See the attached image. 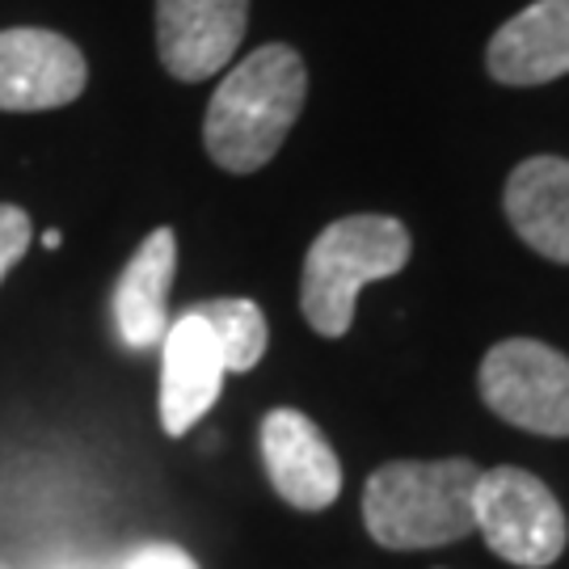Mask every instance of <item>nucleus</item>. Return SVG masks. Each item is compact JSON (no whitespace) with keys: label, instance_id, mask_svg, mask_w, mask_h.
<instances>
[{"label":"nucleus","instance_id":"obj_10","mask_svg":"<svg viewBox=\"0 0 569 569\" xmlns=\"http://www.w3.org/2000/svg\"><path fill=\"white\" fill-rule=\"evenodd\" d=\"M489 77L502 84H549L569 77V0H536L489 39Z\"/></svg>","mask_w":569,"mask_h":569},{"label":"nucleus","instance_id":"obj_13","mask_svg":"<svg viewBox=\"0 0 569 569\" xmlns=\"http://www.w3.org/2000/svg\"><path fill=\"white\" fill-rule=\"evenodd\" d=\"M224 355L228 371H249L266 355V317L253 300H207L194 305Z\"/></svg>","mask_w":569,"mask_h":569},{"label":"nucleus","instance_id":"obj_7","mask_svg":"<svg viewBox=\"0 0 569 569\" xmlns=\"http://www.w3.org/2000/svg\"><path fill=\"white\" fill-rule=\"evenodd\" d=\"M249 26V0H157V56L178 81L224 72Z\"/></svg>","mask_w":569,"mask_h":569},{"label":"nucleus","instance_id":"obj_4","mask_svg":"<svg viewBox=\"0 0 569 569\" xmlns=\"http://www.w3.org/2000/svg\"><path fill=\"white\" fill-rule=\"evenodd\" d=\"M472 523L493 557L510 566L545 569L566 549V510L540 477L523 468H489L472 489Z\"/></svg>","mask_w":569,"mask_h":569},{"label":"nucleus","instance_id":"obj_15","mask_svg":"<svg viewBox=\"0 0 569 569\" xmlns=\"http://www.w3.org/2000/svg\"><path fill=\"white\" fill-rule=\"evenodd\" d=\"M127 569H199V566L178 545H148V549H140L127 561Z\"/></svg>","mask_w":569,"mask_h":569},{"label":"nucleus","instance_id":"obj_9","mask_svg":"<svg viewBox=\"0 0 569 569\" xmlns=\"http://www.w3.org/2000/svg\"><path fill=\"white\" fill-rule=\"evenodd\" d=\"M224 355L211 338L207 321L190 308L169 321L161 338V427L164 435H186L199 427L207 409L216 406L224 388Z\"/></svg>","mask_w":569,"mask_h":569},{"label":"nucleus","instance_id":"obj_14","mask_svg":"<svg viewBox=\"0 0 569 569\" xmlns=\"http://www.w3.org/2000/svg\"><path fill=\"white\" fill-rule=\"evenodd\" d=\"M30 249V216L13 203H0V283Z\"/></svg>","mask_w":569,"mask_h":569},{"label":"nucleus","instance_id":"obj_8","mask_svg":"<svg viewBox=\"0 0 569 569\" xmlns=\"http://www.w3.org/2000/svg\"><path fill=\"white\" fill-rule=\"evenodd\" d=\"M262 465L274 493L296 510H326L342 493V465L321 427L300 409H270L262 418Z\"/></svg>","mask_w":569,"mask_h":569},{"label":"nucleus","instance_id":"obj_11","mask_svg":"<svg viewBox=\"0 0 569 569\" xmlns=\"http://www.w3.org/2000/svg\"><path fill=\"white\" fill-rule=\"evenodd\" d=\"M178 270V237L173 228L148 232L143 244L122 266L119 287H114V326L119 338L131 350L161 346L169 329V287Z\"/></svg>","mask_w":569,"mask_h":569},{"label":"nucleus","instance_id":"obj_5","mask_svg":"<svg viewBox=\"0 0 569 569\" xmlns=\"http://www.w3.org/2000/svg\"><path fill=\"white\" fill-rule=\"evenodd\" d=\"M481 401L510 427L569 439V359L531 338L489 346L481 359Z\"/></svg>","mask_w":569,"mask_h":569},{"label":"nucleus","instance_id":"obj_16","mask_svg":"<svg viewBox=\"0 0 569 569\" xmlns=\"http://www.w3.org/2000/svg\"><path fill=\"white\" fill-rule=\"evenodd\" d=\"M60 232H56V228H51V232H42V244H47V249H60Z\"/></svg>","mask_w":569,"mask_h":569},{"label":"nucleus","instance_id":"obj_2","mask_svg":"<svg viewBox=\"0 0 569 569\" xmlns=\"http://www.w3.org/2000/svg\"><path fill=\"white\" fill-rule=\"evenodd\" d=\"M472 460H392L363 486V523L380 549L413 552L465 540L472 523Z\"/></svg>","mask_w":569,"mask_h":569},{"label":"nucleus","instance_id":"obj_12","mask_svg":"<svg viewBox=\"0 0 569 569\" xmlns=\"http://www.w3.org/2000/svg\"><path fill=\"white\" fill-rule=\"evenodd\" d=\"M510 228L540 258L569 266V161L566 157H531L507 182Z\"/></svg>","mask_w":569,"mask_h":569},{"label":"nucleus","instance_id":"obj_3","mask_svg":"<svg viewBox=\"0 0 569 569\" xmlns=\"http://www.w3.org/2000/svg\"><path fill=\"white\" fill-rule=\"evenodd\" d=\"M409 262V232L392 216H346L312 241L300 279L305 321L326 338H342L355 321V300Z\"/></svg>","mask_w":569,"mask_h":569},{"label":"nucleus","instance_id":"obj_6","mask_svg":"<svg viewBox=\"0 0 569 569\" xmlns=\"http://www.w3.org/2000/svg\"><path fill=\"white\" fill-rule=\"evenodd\" d=\"M89 81L81 47L56 30H0V110L34 114L77 102Z\"/></svg>","mask_w":569,"mask_h":569},{"label":"nucleus","instance_id":"obj_1","mask_svg":"<svg viewBox=\"0 0 569 569\" xmlns=\"http://www.w3.org/2000/svg\"><path fill=\"white\" fill-rule=\"evenodd\" d=\"M308 98L305 60L287 42H266L244 56L216 84L203 119V143L211 161L228 173H253L283 148Z\"/></svg>","mask_w":569,"mask_h":569}]
</instances>
